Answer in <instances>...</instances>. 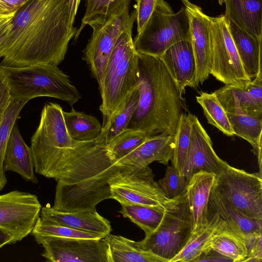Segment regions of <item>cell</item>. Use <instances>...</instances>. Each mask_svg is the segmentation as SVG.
<instances>
[{"label": "cell", "mask_w": 262, "mask_h": 262, "mask_svg": "<svg viewBox=\"0 0 262 262\" xmlns=\"http://www.w3.org/2000/svg\"><path fill=\"white\" fill-rule=\"evenodd\" d=\"M81 0H30L15 14L0 50L1 64L57 67L77 30L74 23Z\"/></svg>", "instance_id": "obj_1"}, {"label": "cell", "mask_w": 262, "mask_h": 262, "mask_svg": "<svg viewBox=\"0 0 262 262\" xmlns=\"http://www.w3.org/2000/svg\"><path fill=\"white\" fill-rule=\"evenodd\" d=\"M140 97L126 129L140 130L147 137L174 136L186 109L182 94L159 57L138 53Z\"/></svg>", "instance_id": "obj_2"}, {"label": "cell", "mask_w": 262, "mask_h": 262, "mask_svg": "<svg viewBox=\"0 0 262 262\" xmlns=\"http://www.w3.org/2000/svg\"><path fill=\"white\" fill-rule=\"evenodd\" d=\"M134 22L119 37L99 88L102 128L126 97L135 89L139 80L138 57L132 38Z\"/></svg>", "instance_id": "obj_3"}, {"label": "cell", "mask_w": 262, "mask_h": 262, "mask_svg": "<svg viewBox=\"0 0 262 262\" xmlns=\"http://www.w3.org/2000/svg\"><path fill=\"white\" fill-rule=\"evenodd\" d=\"M11 98L28 102L38 97L60 99L73 106L81 96L69 76L57 67L46 64L13 67L0 64Z\"/></svg>", "instance_id": "obj_4"}, {"label": "cell", "mask_w": 262, "mask_h": 262, "mask_svg": "<svg viewBox=\"0 0 262 262\" xmlns=\"http://www.w3.org/2000/svg\"><path fill=\"white\" fill-rule=\"evenodd\" d=\"M183 40H190L185 8L174 13L166 2L158 0L145 26L133 41L137 53L160 57L169 47Z\"/></svg>", "instance_id": "obj_5"}, {"label": "cell", "mask_w": 262, "mask_h": 262, "mask_svg": "<svg viewBox=\"0 0 262 262\" xmlns=\"http://www.w3.org/2000/svg\"><path fill=\"white\" fill-rule=\"evenodd\" d=\"M154 177L148 166L121 167L108 181L111 199L119 203L142 205L165 212L175 205L180 197L168 199L154 180Z\"/></svg>", "instance_id": "obj_6"}, {"label": "cell", "mask_w": 262, "mask_h": 262, "mask_svg": "<svg viewBox=\"0 0 262 262\" xmlns=\"http://www.w3.org/2000/svg\"><path fill=\"white\" fill-rule=\"evenodd\" d=\"M190 235L189 212L185 193L164 213L157 228L138 242L143 250L169 262L183 249Z\"/></svg>", "instance_id": "obj_7"}, {"label": "cell", "mask_w": 262, "mask_h": 262, "mask_svg": "<svg viewBox=\"0 0 262 262\" xmlns=\"http://www.w3.org/2000/svg\"><path fill=\"white\" fill-rule=\"evenodd\" d=\"M136 19L135 12L127 10L119 15L99 18L89 22L93 33L84 51L86 61L99 88L102 85L105 71L115 44L122 32Z\"/></svg>", "instance_id": "obj_8"}, {"label": "cell", "mask_w": 262, "mask_h": 262, "mask_svg": "<svg viewBox=\"0 0 262 262\" xmlns=\"http://www.w3.org/2000/svg\"><path fill=\"white\" fill-rule=\"evenodd\" d=\"M214 188L221 196L246 216L262 220V178L229 165L215 176Z\"/></svg>", "instance_id": "obj_9"}, {"label": "cell", "mask_w": 262, "mask_h": 262, "mask_svg": "<svg viewBox=\"0 0 262 262\" xmlns=\"http://www.w3.org/2000/svg\"><path fill=\"white\" fill-rule=\"evenodd\" d=\"M208 26L210 74L225 84L241 80H252L244 70L224 15L208 16Z\"/></svg>", "instance_id": "obj_10"}, {"label": "cell", "mask_w": 262, "mask_h": 262, "mask_svg": "<svg viewBox=\"0 0 262 262\" xmlns=\"http://www.w3.org/2000/svg\"><path fill=\"white\" fill-rule=\"evenodd\" d=\"M43 248L41 256L51 262H110L104 238H60L32 235Z\"/></svg>", "instance_id": "obj_11"}, {"label": "cell", "mask_w": 262, "mask_h": 262, "mask_svg": "<svg viewBox=\"0 0 262 262\" xmlns=\"http://www.w3.org/2000/svg\"><path fill=\"white\" fill-rule=\"evenodd\" d=\"M41 208L34 194L15 190L0 195V228L19 242L31 233Z\"/></svg>", "instance_id": "obj_12"}, {"label": "cell", "mask_w": 262, "mask_h": 262, "mask_svg": "<svg viewBox=\"0 0 262 262\" xmlns=\"http://www.w3.org/2000/svg\"><path fill=\"white\" fill-rule=\"evenodd\" d=\"M191 122L190 141L182 176L188 183L200 171L220 174L229 165L215 152L211 140L197 117L189 113Z\"/></svg>", "instance_id": "obj_13"}, {"label": "cell", "mask_w": 262, "mask_h": 262, "mask_svg": "<svg viewBox=\"0 0 262 262\" xmlns=\"http://www.w3.org/2000/svg\"><path fill=\"white\" fill-rule=\"evenodd\" d=\"M227 113L262 115L261 71L251 80H241L226 84L214 91Z\"/></svg>", "instance_id": "obj_14"}, {"label": "cell", "mask_w": 262, "mask_h": 262, "mask_svg": "<svg viewBox=\"0 0 262 262\" xmlns=\"http://www.w3.org/2000/svg\"><path fill=\"white\" fill-rule=\"evenodd\" d=\"M189 18L190 42L195 61L196 88L210 74L211 66L208 15L189 0H181Z\"/></svg>", "instance_id": "obj_15"}, {"label": "cell", "mask_w": 262, "mask_h": 262, "mask_svg": "<svg viewBox=\"0 0 262 262\" xmlns=\"http://www.w3.org/2000/svg\"><path fill=\"white\" fill-rule=\"evenodd\" d=\"M215 175L200 171L187 183L186 197L189 212L191 234L205 227L209 221V199Z\"/></svg>", "instance_id": "obj_16"}, {"label": "cell", "mask_w": 262, "mask_h": 262, "mask_svg": "<svg viewBox=\"0 0 262 262\" xmlns=\"http://www.w3.org/2000/svg\"><path fill=\"white\" fill-rule=\"evenodd\" d=\"M49 205L42 207L40 211L39 217L45 223L105 236L112 231L108 220L100 215L96 210L61 211L53 208Z\"/></svg>", "instance_id": "obj_17"}, {"label": "cell", "mask_w": 262, "mask_h": 262, "mask_svg": "<svg viewBox=\"0 0 262 262\" xmlns=\"http://www.w3.org/2000/svg\"><path fill=\"white\" fill-rule=\"evenodd\" d=\"M183 94L186 86L195 88V61L189 40L174 44L159 57Z\"/></svg>", "instance_id": "obj_18"}, {"label": "cell", "mask_w": 262, "mask_h": 262, "mask_svg": "<svg viewBox=\"0 0 262 262\" xmlns=\"http://www.w3.org/2000/svg\"><path fill=\"white\" fill-rule=\"evenodd\" d=\"M174 136L161 134L148 137L131 152L119 160L118 166L143 167L153 162L167 165L172 157Z\"/></svg>", "instance_id": "obj_19"}, {"label": "cell", "mask_w": 262, "mask_h": 262, "mask_svg": "<svg viewBox=\"0 0 262 262\" xmlns=\"http://www.w3.org/2000/svg\"><path fill=\"white\" fill-rule=\"evenodd\" d=\"M209 210L215 212L230 228L244 236L249 248L255 239L262 235V220L248 217L225 200L213 187L209 196Z\"/></svg>", "instance_id": "obj_20"}, {"label": "cell", "mask_w": 262, "mask_h": 262, "mask_svg": "<svg viewBox=\"0 0 262 262\" xmlns=\"http://www.w3.org/2000/svg\"><path fill=\"white\" fill-rule=\"evenodd\" d=\"M5 172L18 173L27 181L37 184L34 165L30 147L24 141L15 123L7 143L4 160Z\"/></svg>", "instance_id": "obj_21"}, {"label": "cell", "mask_w": 262, "mask_h": 262, "mask_svg": "<svg viewBox=\"0 0 262 262\" xmlns=\"http://www.w3.org/2000/svg\"><path fill=\"white\" fill-rule=\"evenodd\" d=\"M227 21L244 70L248 77L252 79L261 71L262 36H253L232 21L227 20Z\"/></svg>", "instance_id": "obj_22"}, {"label": "cell", "mask_w": 262, "mask_h": 262, "mask_svg": "<svg viewBox=\"0 0 262 262\" xmlns=\"http://www.w3.org/2000/svg\"><path fill=\"white\" fill-rule=\"evenodd\" d=\"M225 4L224 16L249 34L262 36V0H219Z\"/></svg>", "instance_id": "obj_23"}, {"label": "cell", "mask_w": 262, "mask_h": 262, "mask_svg": "<svg viewBox=\"0 0 262 262\" xmlns=\"http://www.w3.org/2000/svg\"><path fill=\"white\" fill-rule=\"evenodd\" d=\"M248 247L247 239L222 221L218 230L208 241L204 252L212 249L232 262H242L248 255Z\"/></svg>", "instance_id": "obj_24"}, {"label": "cell", "mask_w": 262, "mask_h": 262, "mask_svg": "<svg viewBox=\"0 0 262 262\" xmlns=\"http://www.w3.org/2000/svg\"><path fill=\"white\" fill-rule=\"evenodd\" d=\"M108 247L110 262H167L143 250L138 242L110 233L103 238Z\"/></svg>", "instance_id": "obj_25"}, {"label": "cell", "mask_w": 262, "mask_h": 262, "mask_svg": "<svg viewBox=\"0 0 262 262\" xmlns=\"http://www.w3.org/2000/svg\"><path fill=\"white\" fill-rule=\"evenodd\" d=\"M139 97L137 87L126 97L103 127L101 134L95 140L97 144L106 145L126 129L138 106Z\"/></svg>", "instance_id": "obj_26"}, {"label": "cell", "mask_w": 262, "mask_h": 262, "mask_svg": "<svg viewBox=\"0 0 262 262\" xmlns=\"http://www.w3.org/2000/svg\"><path fill=\"white\" fill-rule=\"evenodd\" d=\"M222 221L215 212L209 210L207 225L190 235L183 249L169 262L194 261L204 251L208 241L220 227Z\"/></svg>", "instance_id": "obj_27"}, {"label": "cell", "mask_w": 262, "mask_h": 262, "mask_svg": "<svg viewBox=\"0 0 262 262\" xmlns=\"http://www.w3.org/2000/svg\"><path fill=\"white\" fill-rule=\"evenodd\" d=\"M234 135L248 141L261 164L262 115L252 116L227 113Z\"/></svg>", "instance_id": "obj_28"}, {"label": "cell", "mask_w": 262, "mask_h": 262, "mask_svg": "<svg viewBox=\"0 0 262 262\" xmlns=\"http://www.w3.org/2000/svg\"><path fill=\"white\" fill-rule=\"evenodd\" d=\"M63 115L69 135L77 141H95L102 133V125L94 116L73 108L70 112L63 111Z\"/></svg>", "instance_id": "obj_29"}, {"label": "cell", "mask_w": 262, "mask_h": 262, "mask_svg": "<svg viewBox=\"0 0 262 262\" xmlns=\"http://www.w3.org/2000/svg\"><path fill=\"white\" fill-rule=\"evenodd\" d=\"M119 212L142 229L145 235L152 233L161 222L164 212L157 208L136 204L120 203Z\"/></svg>", "instance_id": "obj_30"}, {"label": "cell", "mask_w": 262, "mask_h": 262, "mask_svg": "<svg viewBox=\"0 0 262 262\" xmlns=\"http://www.w3.org/2000/svg\"><path fill=\"white\" fill-rule=\"evenodd\" d=\"M129 0H86V10L75 39L88 23L94 19L119 15L129 10Z\"/></svg>", "instance_id": "obj_31"}, {"label": "cell", "mask_w": 262, "mask_h": 262, "mask_svg": "<svg viewBox=\"0 0 262 262\" xmlns=\"http://www.w3.org/2000/svg\"><path fill=\"white\" fill-rule=\"evenodd\" d=\"M197 102L202 106L208 122L228 136L234 133L227 115V112L214 93L202 92L196 97Z\"/></svg>", "instance_id": "obj_32"}, {"label": "cell", "mask_w": 262, "mask_h": 262, "mask_svg": "<svg viewBox=\"0 0 262 262\" xmlns=\"http://www.w3.org/2000/svg\"><path fill=\"white\" fill-rule=\"evenodd\" d=\"M147 137L141 130L125 129L105 145L107 155L116 165L119 160L135 149Z\"/></svg>", "instance_id": "obj_33"}, {"label": "cell", "mask_w": 262, "mask_h": 262, "mask_svg": "<svg viewBox=\"0 0 262 262\" xmlns=\"http://www.w3.org/2000/svg\"><path fill=\"white\" fill-rule=\"evenodd\" d=\"M28 102L11 98L0 125V190L7 183L3 164L8 140L19 113Z\"/></svg>", "instance_id": "obj_34"}, {"label": "cell", "mask_w": 262, "mask_h": 262, "mask_svg": "<svg viewBox=\"0 0 262 262\" xmlns=\"http://www.w3.org/2000/svg\"><path fill=\"white\" fill-rule=\"evenodd\" d=\"M191 122L189 114L183 113L174 136L172 166L182 176L190 141Z\"/></svg>", "instance_id": "obj_35"}, {"label": "cell", "mask_w": 262, "mask_h": 262, "mask_svg": "<svg viewBox=\"0 0 262 262\" xmlns=\"http://www.w3.org/2000/svg\"><path fill=\"white\" fill-rule=\"evenodd\" d=\"M31 234L60 238L85 239H101L106 236L104 235L86 232L63 226L47 224L43 222L40 217L38 218Z\"/></svg>", "instance_id": "obj_36"}, {"label": "cell", "mask_w": 262, "mask_h": 262, "mask_svg": "<svg viewBox=\"0 0 262 262\" xmlns=\"http://www.w3.org/2000/svg\"><path fill=\"white\" fill-rule=\"evenodd\" d=\"M158 184L165 194L170 200H174L184 195L187 183L173 166H168L164 177Z\"/></svg>", "instance_id": "obj_37"}, {"label": "cell", "mask_w": 262, "mask_h": 262, "mask_svg": "<svg viewBox=\"0 0 262 262\" xmlns=\"http://www.w3.org/2000/svg\"><path fill=\"white\" fill-rule=\"evenodd\" d=\"M158 0H136L135 6L137 34L143 29L152 13Z\"/></svg>", "instance_id": "obj_38"}, {"label": "cell", "mask_w": 262, "mask_h": 262, "mask_svg": "<svg viewBox=\"0 0 262 262\" xmlns=\"http://www.w3.org/2000/svg\"><path fill=\"white\" fill-rule=\"evenodd\" d=\"M11 99L9 90L3 74L0 72V125Z\"/></svg>", "instance_id": "obj_39"}, {"label": "cell", "mask_w": 262, "mask_h": 262, "mask_svg": "<svg viewBox=\"0 0 262 262\" xmlns=\"http://www.w3.org/2000/svg\"><path fill=\"white\" fill-rule=\"evenodd\" d=\"M30 0H0V16L17 12Z\"/></svg>", "instance_id": "obj_40"}, {"label": "cell", "mask_w": 262, "mask_h": 262, "mask_svg": "<svg viewBox=\"0 0 262 262\" xmlns=\"http://www.w3.org/2000/svg\"><path fill=\"white\" fill-rule=\"evenodd\" d=\"M262 235L255 238L248 249V254L244 261L261 262L262 261Z\"/></svg>", "instance_id": "obj_41"}, {"label": "cell", "mask_w": 262, "mask_h": 262, "mask_svg": "<svg viewBox=\"0 0 262 262\" xmlns=\"http://www.w3.org/2000/svg\"><path fill=\"white\" fill-rule=\"evenodd\" d=\"M16 13L6 16H0V50L6 37L11 29L12 19Z\"/></svg>", "instance_id": "obj_42"}, {"label": "cell", "mask_w": 262, "mask_h": 262, "mask_svg": "<svg viewBox=\"0 0 262 262\" xmlns=\"http://www.w3.org/2000/svg\"><path fill=\"white\" fill-rule=\"evenodd\" d=\"M194 261H232V260L217 252L209 249L207 251L203 253Z\"/></svg>", "instance_id": "obj_43"}, {"label": "cell", "mask_w": 262, "mask_h": 262, "mask_svg": "<svg viewBox=\"0 0 262 262\" xmlns=\"http://www.w3.org/2000/svg\"><path fill=\"white\" fill-rule=\"evenodd\" d=\"M15 243L14 238L9 232L0 228V249L7 244Z\"/></svg>", "instance_id": "obj_44"}]
</instances>
